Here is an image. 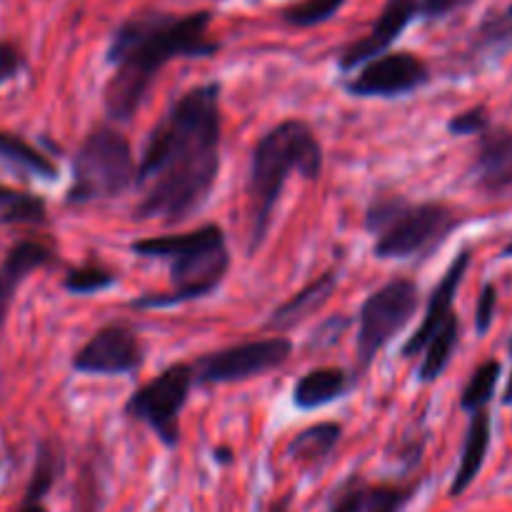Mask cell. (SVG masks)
Segmentation results:
<instances>
[{"mask_svg": "<svg viewBox=\"0 0 512 512\" xmlns=\"http://www.w3.org/2000/svg\"><path fill=\"white\" fill-rule=\"evenodd\" d=\"M500 373H503V365L498 360H485L475 368V373L470 375L468 385L460 393V410L465 413H478V410H485V405L493 400L495 388H498Z\"/></svg>", "mask_w": 512, "mask_h": 512, "instance_id": "cb8c5ba5", "label": "cell"}, {"mask_svg": "<svg viewBox=\"0 0 512 512\" xmlns=\"http://www.w3.org/2000/svg\"><path fill=\"white\" fill-rule=\"evenodd\" d=\"M118 283V275L113 270L103 268V265H83V268H73L65 273L63 288L70 295H95L103 290L113 288Z\"/></svg>", "mask_w": 512, "mask_h": 512, "instance_id": "4316f807", "label": "cell"}, {"mask_svg": "<svg viewBox=\"0 0 512 512\" xmlns=\"http://www.w3.org/2000/svg\"><path fill=\"white\" fill-rule=\"evenodd\" d=\"M340 438H343V425L338 423H318L310 428L300 430L288 445V458L298 460V463H320V460L330 458L333 450L338 448Z\"/></svg>", "mask_w": 512, "mask_h": 512, "instance_id": "7402d4cb", "label": "cell"}, {"mask_svg": "<svg viewBox=\"0 0 512 512\" xmlns=\"http://www.w3.org/2000/svg\"><path fill=\"white\" fill-rule=\"evenodd\" d=\"M475 183L490 198L512 190V128H493L480 135L478 153L473 160Z\"/></svg>", "mask_w": 512, "mask_h": 512, "instance_id": "5bb4252c", "label": "cell"}, {"mask_svg": "<svg viewBox=\"0 0 512 512\" xmlns=\"http://www.w3.org/2000/svg\"><path fill=\"white\" fill-rule=\"evenodd\" d=\"M428 83V63L410 50H398L365 63L358 75L345 83V90L353 98H400Z\"/></svg>", "mask_w": 512, "mask_h": 512, "instance_id": "30bf717a", "label": "cell"}, {"mask_svg": "<svg viewBox=\"0 0 512 512\" xmlns=\"http://www.w3.org/2000/svg\"><path fill=\"white\" fill-rule=\"evenodd\" d=\"M343 5L345 0H295L280 10V18L293 28H313V25L328 23Z\"/></svg>", "mask_w": 512, "mask_h": 512, "instance_id": "d4e9b609", "label": "cell"}, {"mask_svg": "<svg viewBox=\"0 0 512 512\" xmlns=\"http://www.w3.org/2000/svg\"><path fill=\"white\" fill-rule=\"evenodd\" d=\"M473 0H420V15L425 20H440L445 15L455 13V10H463Z\"/></svg>", "mask_w": 512, "mask_h": 512, "instance_id": "d6a6232c", "label": "cell"}, {"mask_svg": "<svg viewBox=\"0 0 512 512\" xmlns=\"http://www.w3.org/2000/svg\"><path fill=\"white\" fill-rule=\"evenodd\" d=\"M15 512H48V508H45L43 503H40V505H20V508Z\"/></svg>", "mask_w": 512, "mask_h": 512, "instance_id": "74e56055", "label": "cell"}, {"mask_svg": "<svg viewBox=\"0 0 512 512\" xmlns=\"http://www.w3.org/2000/svg\"><path fill=\"white\" fill-rule=\"evenodd\" d=\"M353 388V378L343 368H315L305 373L293 388V405L300 410H318L335 403Z\"/></svg>", "mask_w": 512, "mask_h": 512, "instance_id": "ac0fdd59", "label": "cell"}, {"mask_svg": "<svg viewBox=\"0 0 512 512\" xmlns=\"http://www.w3.org/2000/svg\"><path fill=\"white\" fill-rule=\"evenodd\" d=\"M468 268H470V250H460V253L455 255L453 263H450V268L445 270L443 278H440V283L435 285L433 295H430L428 300V310H425L423 323L413 330V335H410V338L403 343V348H400V355H403V358H418V355L428 348L433 335L443 328L445 320L455 313L453 310L455 295H458V288L460 283H463Z\"/></svg>", "mask_w": 512, "mask_h": 512, "instance_id": "4fadbf2b", "label": "cell"}, {"mask_svg": "<svg viewBox=\"0 0 512 512\" xmlns=\"http://www.w3.org/2000/svg\"><path fill=\"white\" fill-rule=\"evenodd\" d=\"M140 258H160L170 263L168 293L140 295L130 303L135 310L175 308L190 300L208 298L220 288L230 268V250L220 225L208 223L188 233L165 235V238H145L130 245Z\"/></svg>", "mask_w": 512, "mask_h": 512, "instance_id": "277c9868", "label": "cell"}, {"mask_svg": "<svg viewBox=\"0 0 512 512\" xmlns=\"http://www.w3.org/2000/svg\"><path fill=\"white\" fill-rule=\"evenodd\" d=\"M503 258H512V240L508 245H505V250H503Z\"/></svg>", "mask_w": 512, "mask_h": 512, "instance_id": "ab89813d", "label": "cell"}, {"mask_svg": "<svg viewBox=\"0 0 512 512\" xmlns=\"http://www.w3.org/2000/svg\"><path fill=\"white\" fill-rule=\"evenodd\" d=\"M53 263V245L43 243V240H20V243H15L5 253L3 263H0V330H3L5 320H8L15 293L25 283V278L35 273V270L48 268Z\"/></svg>", "mask_w": 512, "mask_h": 512, "instance_id": "9a60e30c", "label": "cell"}, {"mask_svg": "<svg viewBox=\"0 0 512 512\" xmlns=\"http://www.w3.org/2000/svg\"><path fill=\"white\" fill-rule=\"evenodd\" d=\"M100 475L95 470V463H85L83 478L78 483V512H98L100 498Z\"/></svg>", "mask_w": 512, "mask_h": 512, "instance_id": "f546056e", "label": "cell"}, {"mask_svg": "<svg viewBox=\"0 0 512 512\" xmlns=\"http://www.w3.org/2000/svg\"><path fill=\"white\" fill-rule=\"evenodd\" d=\"M418 493V483H378L368 485L363 512H403Z\"/></svg>", "mask_w": 512, "mask_h": 512, "instance_id": "484cf974", "label": "cell"}, {"mask_svg": "<svg viewBox=\"0 0 512 512\" xmlns=\"http://www.w3.org/2000/svg\"><path fill=\"white\" fill-rule=\"evenodd\" d=\"M420 305V288L415 280L395 275L365 298L358 313V345H355L353 385L373 368L380 350L405 330Z\"/></svg>", "mask_w": 512, "mask_h": 512, "instance_id": "52a82bcc", "label": "cell"}, {"mask_svg": "<svg viewBox=\"0 0 512 512\" xmlns=\"http://www.w3.org/2000/svg\"><path fill=\"white\" fill-rule=\"evenodd\" d=\"M335 288H338V275L335 270H328L320 278H315L313 283L305 285L300 293H295L293 298L285 300L283 305L270 313V318L265 320V328L268 330H290L298 323H303L305 318H310L313 313H318L330 298H333Z\"/></svg>", "mask_w": 512, "mask_h": 512, "instance_id": "e0dca14e", "label": "cell"}, {"mask_svg": "<svg viewBox=\"0 0 512 512\" xmlns=\"http://www.w3.org/2000/svg\"><path fill=\"white\" fill-rule=\"evenodd\" d=\"M270 512H290V495H285V498L275 500V503L270 505Z\"/></svg>", "mask_w": 512, "mask_h": 512, "instance_id": "8d00e7d4", "label": "cell"}, {"mask_svg": "<svg viewBox=\"0 0 512 512\" xmlns=\"http://www.w3.org/2000/svg\"><path fill=\"white\" fill-rule=\"evenodd\" d=\"M460 223L463 218L450 205L413 203L395 193L375 195L365 210V230L375 238L373 253L380 260L428 258Z\"/></svg>", "mask_w": 512, "mask_h": 512, "instance_id": "5b68a950", "label": "cell"}, {"mask_svg": "<svg viewBox=\"0 0 512 512\" xmlns=\"http://www.w3.org/2000/svg\"><path fill=\"white\" fill-rule=\"evenodd\" d=\"M510 353H512V338H510Z\"/></svg>", "mask_w": 512, "mask_h": 512, "instance_id": "60d3db41", "label": "cell"}, {"mask_svg": "<svg viewBox=\"0 0 512 512\" xmlns=\"http://www.w3.org/2000/svg\"><path fill=\"white\" fill-rule=\"evenodd\" d=\"M195 385L190 363H175L140 385L125 403V413L138 423L148 425L165 448H175L180 440V413Z\"/></svg>", "mask_w": 512, "mask_h": 512, "instance_id": "ba28073f", "label": "cell"}, {"mask_svg": "<svg viewBox=\"0 0 512 512\" xmlns=\"http://www.w3.org/2000/svg\"><path fill=\"white\" fill-rule=\"evenodd\" d=\"M423 450H425V435H405L400 440V448H398V460L405 465V470H413L415 465H420V458H423Z\"/></svg>", "mask_w": 512, "mask_h": 512, "instance_id": "836d02e7", "label": "cell"}, {"mask_svg": "<svg viewBox=\"0 0 512 512\" xmlns=\"http://www.w3.org/2000/svg\"><path fill=\"white\" fill-rule=\"evenodd\" d=\"M490 438H493V420H490L488 410H478V413H473V418H470L468 433H465L458 470H455L453 485H450V498L465 495L470 485L478 480L480 470H483L485 465V458H488Z\"/></svg>", "mask_w": 512, "mask_h": 512, "instance_id": "2e32d148", "label": "cell"}, {"mask_svg": "<svg viewBox=\"0 0 512 512\" xmlns=\"http://www.w3.org/2000/svg\"><path fill=\"white\" fill-rule=\"evenodd\" d=\"M485 130H490V113L485 105H475V108L463 110L448 120V133L460 135V138H465V135H478L480 138Z\"/></svg>", "mask_w": 512, "mask_h": 512, "instance_id": "f1b7e54d", "label": "cell"}, {"mask_svg": "<svg viewBox=\"0 0 512 512\" xmlns=\"http://www.w3.org/2000/svg\"><path fill=\"white\" fill-rule=\"evenodd\" d=\"M293 343L288 338H260L228 345L200 355L193 365L195 385H228L258 378L288 363Z\"/></svg>", "mask_w": 512, "mask_h": 512, "instance_id": "9c48e42d", "label": "cell"}, {"mask_svg": "<svg viewBox=\"0 0 512 512\" xmlns=\"http://www.w3.org/2000/svg\"><path fill=\"white\" fill-rule=\"evenodd\" d=\"M298 170L305 180H320L323 175V145L310 123L288 118L270 128L250 158V238L248 255L258 253L268 235L275 205L280 203L288 175Z\"/></svg>", "mask_w": 512, "mask_h": 512, "instance_id": "3957f363", "label": "cell"}, {"mask_svg": "<svg viewBox=\"0 0 512 512\" xmlns=\"http://www.w3.org/2000/svg\"><path fill=\"white\" fill-rule=\"evenodd\" d=\"M503 403L505 405H512V373H510V378H508V388H505V393H503Z\"/></svg>", "mask_w": 512, "mask_h": 512, "instance_id": "f35d334b", "label": "cell"}, {"mask_svg": "<svg viewBox=\"0 0 512 512\" xmlns=\"http://www.w3.org/2000/svg\"><path fill=\"white\" fill-rule=\"evenodd\" d=\"M458 343H460V318L453 313L448 320H445L443 328L433 335L428 348L423 350V360H420L418 365L420 383H435V380L448 370Z\"/></svg>", "mask_w": 512, "mask_h": 512, "instance_id": "44dd1931", "label": "cell"}, {"mask_svg": "<svg viewBox=\"0 0 512 512\" xmlns=\"http://www.w3.org/2000/svg\"><path fill=\"white\" fill-rule=\"evenodd\" d=\"M25 68V58L13 40H0V85L13 80Z\"/></svg>", "mask_w": 512, "mask_h": 512, "instance_id": "1f68e13d", "label": "cell"}, {"mask_svg": "<svg viewBox=\"0 0 512 512\" xmlns=\"http://www.w3.org/2000/svg\"><path fill=\"white\" fill-rule=\"evenodd\" d=\"M138 180L130 140L113 125H95L73 158V183L65 203L85 205L110 200L130 190Z\"/></svg>", "mask_w": 512, "mask_h": 512, "instance_id": "8992f818", "label": "cell"}, {"mask_svg": "<svg viewBox=\"0 0 512 512\" xmlns=\"http://www.w3.org/2000/svg\"><path fill=\"white\" fill-rule=\"evenodd\" d=\"M215 463H220V465H230L233 463V450L230 448H215Z\"/></svg>", "mask_w": 512, "mask_h": 512, "instance_id": "d590c367", "label": "cell"}, {"mask_svg": "<svg viewBox=\"0 0 512 512\" xmlns=\"http://www.w3.org/2000/svg\"><path fill=\"white\" fill-rule=\"evenodd\" d=\"M483 28H485V33H488L493 40L498 38V35L510 33V30H512V5L508 8V13L503 15V18L495 20V23H485Z\"/></svg>", "mask_w": 512, "mask_h": 512, "instance_id": "e575fe53", "label": "cell"}, {"mask_svg": "<svg viewBox=\"0 0 512 512\" xmlns=\"http://www.w3.org/2000/svg\"><path fill=\"white\" fill-rule=\"evenodd\" d=\"M420 15V0H388L383 8V13L378 15V20L373 23L368 35H363L360 40L350 43L348 48L340 53L338 65L343 73L350 70L363 68L370 60L380 58L390 50V45L405 33L410 23Z\"/></svg>", "mask_w": 512, "mask_h": 512, "instance_id": "7c38bea8", "label": "cell"}, {"mask_svg": "<svg viewBox=\"0 0 512 512\" xmlns=\"http://www.w3.org/2000/svg\"><path fill=\"white\" fill-rule=\"evenodd\" d=\"M0 160L13 170H18V173L35 175L40 180L58 178V168H55V163L48 155H43L28 140L15 133H8V130H0Z\"/></svg>", "mask_w": 512, "mask_h": 512, "instance_id": "ffe728a7", "label": "cell"}, {"mask_svg": "<svg viewBox=\"0 0 512 512\" xmlns=\"http://www.w3.org/2000/svg\"><path fill=\"white\" fill-rule=\"evenodd\" d=\"M65 473V450L63 443L55 438H45L38 445V453H35V465L33 473H30V483L25 488L23 503L20 505H40L50 495V490L55 488L60 478Z\"/></svg>", "mask_w": 512, "mask_h": 512, "instance_id": "d6986e66", "label": "cell"}, {"mask_svg": "<svg viewBox=\"0 0 512 512\" xmlns=\"http://www.w3.org/2000/svg\"><path fill=\"white\" fill-rule=\"evenodd\" d=\"M210 10L163 13L143 10L115 28L108 45L113 65L105 85V113L113 123H128L143 105L155 75L175 58H210L220 43L210 38Z\"/></svg>", "mask_w": 512, "mask_h": 512, "instance_id": "7a4b0ae2", "label": "cell"}, {"mask_svg": "<svg viewBox=\"0 0 512 512\" xmlns=\"http://www.w3.org/2000/svg\"><path fill=\"white\" fill-rule=\"evenodd\" d=\"M143 363V343L138 333L125 323H110L100 328L73 355V370L83 375H135Z\"/></svg>", "mask_w": 512, "mask_h": 512, "instance_id": "8fae6325", "label": "cell"}, {"mask_svg": "<svg viewBox=\"0 0 512 512\" xmlns=\"http://www.w3.org/2000/svg\"><path fill=\"white\" fill-rule=\"evenodd\" d=\"M45 220H48V208L43 198L0 185V223L43 225Z\"/></svg>", "mask_w": 512, "mask_h": 512, "instance_id": "603a6c76", "label": "cell"}, {"mask_svg": "<svg viewBox=\"0 0 512 512\" xmlns=\"http://www.w3.org/2000/svg\"><path fill=\"white\" fill-rule=\"evenodd\" d=\"M368 485L360 475H350L335 493L328 512H363L365 498H368Z\"/></svg>", "mask_w": 512, "mask_h": 512, "instance_id": "83f0119b", "label": "cell"}, {"mask_svg": "<svg viewBox=\"0 0 512 512\" xmlns=\"http://www.w3.org/2000/svg\"><path fill=\"white\" fill-rule=\"evenodd\" d=\"M495 310H498V288L493 283H485L478 295V305H475V330H478V335H485L493 328Z\"/></svg>", "mask_w": 512, "mask_h": 512, "instance_id": "4dcf8cb0", "label": "cell"}, {"mask_svg": "<svg viewBox=\"0 0 512 512\" xmlns=\"http://www.w3.org/2000/svg\"><path fill=\"white\" fill-rule=\"evenodd\" d=\"M220 93L218 80L185 90L150 130L138 160L135 220L178 225L208 203L220 173Z\"/></svg>", "mask_w": 512, "mask_h": 512, "instance_id": "6da1fadb", "label": "cell"}]
</instances>
